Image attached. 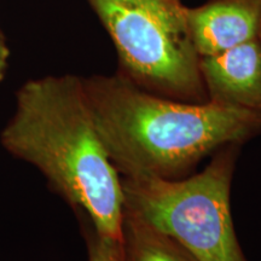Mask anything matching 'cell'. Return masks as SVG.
<instances>
[{
    "label": "cell",
    "instance_id": "obj_9",
    "mask_svg": "<svg viewBox=\"0 0 261 261\" xmlns=\"http://www.w3.org/2000/svg\"><path fill=\"white\" fill-rule=\"evenodd\" d=\"M10 47L6 42V38L3 33L2 28H0V83L4 80L6 71L9 68V62H10Z\"/></svg>",
    "mask_w": 261,
    "mask_h": 261
},
{
    "label": "cell",
    "instance_id": "obj_8",
    "mask_svg": "<svg viewBox=\"0 0 261 261\" xmlns=\"http://www.w3.org/2000/svg\"><path fill=\"white\" fill-rule=\"evenodd\" d=\"M122 243L92 232L89 238V261H121Z\"/></svg>",
    "mask_w": 261,
    "mask_h": 261
},
{
    "label": "cell",
    "instance_id": "obj_2",
    "mask_svg": "<svg viewBox=\"0 0 261 261\" xmlns=\"http://www.w3.org/2000/svg\"><path fill=\"white\" fill-rule=\"evenodd\" d=\"M83 84L100 139L123 177L172 178L261 130V110L162 97L126 75L92 76Z\"/></svg>",
    "mask_w": 261,
    "mask_h": 261
},
{
    "label": "cell",
    "instance_id": "obj_3",
    "mask_svg": "<svg viewBox=\"0 0 261 261\" xmlns=\"http://www.w3.org/2000/svg\"><path fill=\"white\" fill-rule=\"evenodd\" d=\"M233 162L232 151L224 150L182 180L123 177L125 211L173 238L197 261H247L230 211Z\"/></svg>",
    "mask_w": 261,
    "mask_h": 261
},
{
    "label": "cell",
    "instance_id": "obj_5",
    "mask_svg": "<svg viewBox=\"0 0 261 261\" xmlns=\"http://www.w3.org/2000/svg\"><path fill=\"white\" fill-rule=\"evenodd\" d=\"M189 28L198 56L220 54L259 38L261 0H212L187 9Z\"/></svg>",
    "mask_w": 261,
    "mask_h": 261
},
{
    "label": "cell",
    "instance_id": "obj_6",
    "mask_svg": "<svg viewBox=\"0 0 261 261\" xmlns=\"http://www.w3.org/2000/svg\"><path fill=\"white\" fill-rule=\"evenodd\" d=\"M200 69L211 99L261 110V42L246 41L201 57Z\"/></svg>",
    "mask_w": 261,
    "mask_h": 261
},
{
    "label": "cell",
    "instance_id": "obj_4",
    "mask_svg": "<svg viewBox=\"0 0 261 261\" xmlns=\"http://www.w3.org/2000/svg\"><path fill=\"white\" fill-rule=\"evenodd\" d=\"M115 45L127 77L175 99H201L204 84L179 0H87Z\"/></svg>",
    "mask_w": 261,
    "mask_h": 261
},
{
    "label": "cell",
    "instance_id": "obj_1",
    "mask_svg": "<svg viewBox=\"0 0 261 261\" xmlns=\"http://www.w3.org/2000/svg\"><path fill=\"white\" fill-rule=\"evenodd\" d=\"M0 144L39 169L97 234L122 242L121 177L94 125L83 79L61 75L22 85Z\"/></svg>",
    "mask_w": 261,
    "mask_h": 261
},
{
    "label": "cell",
    "instance_id": "obj_10",
    "mask_svg": "<svg viewBox=\"0 0 261 261\" xmlns=\"http://www.w3.org/2000/svg\"><path fill=\"white\" fill-rule=\"evenodd\" d=\"M259 40L261 42V25H260V31H259Z\"/></svg>",
    "mask_w": 261,
    "mask_h": 261
},
{
    "label": "cell",
    "instance_id": "obj_7",
    "mask_svg": "<svg viewBox=\"0 0 261 261\" xmlns=\"http://www.w3.org/2000/svg\"><path fill=\"white\" fill-rule=\"evenodd\" d=\"M121 261H197L167 234L125 211Z\"/></svg>",
    "mask_w": 261,
    "mask_h": 261
}]
</instances>
